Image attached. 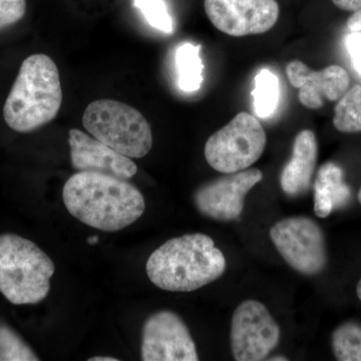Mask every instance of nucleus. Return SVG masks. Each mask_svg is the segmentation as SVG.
<instances>
[{"mask_svg": "<svg viewBox=\"0 0 361 361\" xmlns=\"http://www.w3.org/2000/svg\"><path fill=\"white\" fill-rule=\"evenodd\" d=\"M63 200L71 216L104 232L125 229L146 210L144 196L128 180L97 172H78L66 180Z\"/></svg>", "mask_w": 361, "mask_h": 361, "instance_id": "nucleus-1", "label": "nucleus"}, {"mask_svg": "<svg viewBox=\"0 0 361 361\" xmlns=\"http://www.w3.org/2000/svg\"><path fill=\"white\" fill-rule=\"evenodd\" d=\"M146 271L161 290L192 292L219 279L226 271V259L210 236L193 233L168 240L156 249Z\"/></svg>", "mask_w": 361, "mask_h": 361, "instance_id": "nucleus-2", "label": "nucleus"}, {"mask_svg": "<svg viewBox=\"0 0 361 361\" xmlns=\"http://www.w3.org/2000/svg\"><path fill=\"white\" fill-rule=\"evenodd\" d=\"M61 104L58 66L47 54H32L21 63L4 104V121L16 132H32L54 120Z\"/></svg>", "mask_w": 361, "mask_h": 361, "instance_id": "nucleus-3", "label": "nucleus"}, {"mask_svg": "<svg viewBox=\"0 0 361 361\" xmlns=\"http://www.w3.org/2000/svg\"><path fill=\"white\" fill-rule=\"evenodd\" d=\"M54 271L51 259L30 240L11 233L0 235V292L9 302L44 300Z\"/></svg>", "mask_w": 361, "mask_h": 361, "instance_id": "nucleus-4", "label": "nucleus"}, {"mask_svg": "<svg viewBox=\"0 0 361 361\" xmlns=\"http://www.w3.org/2000/svg\"><path fill=\"white\" fill-rule=\"evenodd\" d=\"M82 125L87 133L130 159L148 155L153 147L151 126L129 104L97 99L85 109Z\"/></svg>", "mask_w": 361, "mask_h": 361, "instance_id": "nucleus-5", "label": "nucleus"}, {"mask_svg": "<svg viewBox=\"0 0 361 361\" xmlns=\"http://www.w3.org/2000/svg\"><path fill=\"white\" fill-rule=\"evenodd\" d=\"M266 142L264 128L257 118L242 111L207 140L204 153L214 170L231 174L254 165L262 156Z\"/></svg>", "mask_w": 361, "mask_h": 361, "instance_id": "nucleus-6", "label": "nucleus"}, {"mask_svg": "<svg viewBox=\"0 0 361 361\" xmlns=\"http://www.w3.org/2000/svg\"><path fill=\"white\" fill-rule=\"evenodd\" d=\"M270 238L287 264L306 276H314L327 264V249L320 226L311 218L294 216L278 221Z\"/></svg>", "mask_w": 361, "mask_h": 361, "instance_id": "nucleus-7", "label": "nucleus"}, {"mask_svg": "<svg viewBox=\"0 0 361 361\" xmlns=\"http://www.w3.org/2000/svg\"><path fill=\"white\" fill-rule=\"evenodd\" d=\"M279 325L264 304L257 300L240 303L232 316L230 343L237 361L264 360L276 348Z\"/></svg>", "mask_w": 361, "mask_h": 361, "instance_id": "nucleus-8", "label": "nucleus"}, {"mask_svg": "<svg viewBox=\"0 0 361 361\" xmlns=\"http://www.w3.org/2000/svg\"><path fill=\"white\" fill-rule=\"evenodd\" d=\"M142 360L197 361L196 344L186 323L175 312L161 310L142 325Z\"/></svg>", "mask_w": 361, "mask_h": 361, "instance_id": "nucleus-9", "label": "nucleus"}, {"mask_svg": "<svg viewBox=\"0 0 361 361\" xmlns=\"http://www.w3.org/2000/svg\"><path fill=\"white\" fill-rule=\"evenodd\" d=\"M209 20L230 37L267 32L279 18L276 0H204Z\"/></svg>", "mask_w": 361, "mask_h": 361, "instance_id": "nucleus-10", "label": "nucleus"}, {"mask_svg": "<svg viewBox=\"0 0 361 361\" xmlns=\"http://www.w3.org/2000/svg\"><path fill=\"white\" fill-rule=\"evenodd\" d=\"M262 179L263 173L259 169L226 174L196 190L195 206L210 219L223 222L237 220L243 212L247 194Z\"/></svg>", "mask_w": 361, "mask_h": 361, "instance_id": "nucleus-11", "label": "nucleus"}, {"mask_svg": "<svg viewBox=\"0 0 361 361\" xmlns=\"http://www.w3.org/2000/svg\"><path fill=\"white\" fill-rule=\"evenodd\" d=\"M286 75L292 87L299 90V102L311 110L322 108L324 99H341L350 82L348 71L336 65L312 71L302 61H292L286 66Z\"/></svg>", "mask_w": 361, "mask_h": 361, "instance_id": "nucleus-12", "label": "nucleus"}, {"mask_svg": "<svg viewBox=\"0 0 361 361\" xmlns=\"http://www.w3.org/2000/svg\"><path fill=\"white\" fill-rule=\"evenodd\" d=\"M71 161L78 172H97L130 180L137 172V165L129 157L122 155L96 137L82 130L68 132Z\"/></svg>", "mask_w": 361, "mask_h": 361, "instance_id": "nucleus-13", "label": "nucleus"}, {"mask_svg": "<svg viewBox=\"0 0 361 361\" xmlns=\"http://www.w3.org/2000/svg\"><path fill=\"white\" fill-rule=\"evenodd\" d=\"M318 145L315 134L303 130L294 140L292 156L285 165L280 184L285 194L299 196L310 189L317 161Z\"/></svg>", "mask_w": 361, "mask_h": 361, "instance_id": "nucleus-14", "label": "nucleus"}, {"mask_svg": "<svg viewBox=\"0 0 361 361\" xmlns=\"http://www.w3.org/2000/svg\"><path fill=\"white\" fill-rule=\"evenodd\" d=\"M350 188L336 164L325 163L314 180V213L318 218L329 217L336 209L345 206L350 199Z\"/></svg>", "mask_w": 361, "mask_h": 361, "instance_id": "nucleus-15", "label": "nucleus"}, {"mask_svg": "<svg viewBox=\"0 0 361 361\" xmlns=\"http://www.w3.org/2000/svg\"><path fill=\"white\" fill-rule=\"evenodd\" d=\"M200 52V45L190 42L180 44L176 51L178 85L183 92H194L200 90L204 70Z\"/></svg>", "mask_w": 361, "mask_h": 361, "instance_id": "nucleus-16", "label": "nucleus"}, {"mask_svg": "<svg viewBox=\"0 0 361 361\" xmlns=\"http://www.w3.org/2000/svg\"><path fill=\"white\" fill-rule=\"evenodd\" d=\"M254 111L259 118H269L277 110L280 99V85L277 75L268 68H262L255 78L252 92Z\"/></svg>", "mask_w": 361, "mask_h": 361, "instance_id": "nucleus-17", "label": "nucleus"}, {"mask_svg": "<svg viewBox=\"0 0 361 361\" xmlns=\"http://www.w3.org/2000/svg\"><path fill=\"white\" fill-rule=\"evenodd\" d=\"M334 125L341 133L361 132V85H355L339 99Z\"/></svg>", "mask_w": 361, "mask_h": 361, "instance_id": "nucleus-18", "label": "nucleus"}, {"mask_svg": "<svg viewBox=\"0 0 361 361\" xmlns=\"http://www.w3.org/2000/svg\"><path fill=\"white\" fill-rule=\"evenodd\" d=\"M332 351L339 361H361V325L346 322L339 325L331 337Z\"/></svg>", "mask_w": 361, "mask_h": 361, "instance_id": "nucleus-19", "label": "nucleus"}, {"mask_svg": "<svg viewBox=\"0 0 361 361\" xmlns=\"http://www.w3.org/2000/svg\"><path fill=\"white\" fill-rule=\"evenodd\" d=\"M39 356L11 327L0 324V361H37Z\"/></svg>", "mask_w": 361, "mask_h": 361, "instance_id": "nucleus-20", "label": "nucleus"}, {"mask_svg": "<svg viewBox=\"0 0 361 361\" xmlns=\"http://www.w3.org/2000/svg\"><path fill=\"white\" fill-rule=\"evenodd\" d=\"M134 4L149 25L161 32H173L174 25L164 0H134Z\"/></svg>", "mask_w": 361, "mask_h": 361, "instance_id": "nucleus-21", "label": "nucleus"}, {"mask_svg": "<svg viewBox=\"0 0 361 361\" xmlns=\"http://www.w3.org/2000/svg\"><path fill=\"white\" fill-rule=\"evenodd\" d=\"M26 13V0H0V30L16 25Z\"/></svg>", "mask_w": 361, "mask_h": 361, "instance_id": "nucleus-22", "label": "nucleus"}, {"mask_svg": "<svg viewBox=\"0 0 361 361\" xmlns=\"http://www.w3.org/2000/svg\"><path fill=\"white\" fill-rule=\"evenodd\" d=\"M334 6L342 11H353L348 27L351 32H361V0H332Z\"/></svg>", "mask_w": 361, "mask_h": 361, "instance_id": "nucleus-23", "label": "nucleus"}, {"mask_svg": "<svg viewBox=\"0 0 361 361\" xmlns=\"http://www.w3.org/2000/svg\"><path fill=\"white\" fill-rule=\"evenodd\" d=\"M345 47L353 68L361 77V32L349 33L345 39Z\"/></svg>", "mask_w": 361, "mask_h": 361, "instance_id": "nucleus-24", "label": "nucleus"}, {"mask_svg": "<svg viewBox=\"0 0 361 361\" xmlns=\"http://www.w3.org/2000/svg\"><path fill=\"white\" fill-rule=\"evenodd\" d=\"M90 361H118V358L111 357V356H94L90 358Z\"/></svg>", "mask_w": 361, "mask_h": 361, "instance_id": "nucleus-25", "label": "nucleus"}, {"mask_svg": "<svg viewBox=\"0 0 361 361\" xmlns=\"http://www.w3.org/2000/svg\"><path fill=\"white\" fill-rule=\"evenodd\" d=\"M271 360V361H287V360H288V358L285 357V356L276 355V356H273V357L269 358V360Z\"/></svg>", "mask_w": 361, "mask_h": 361, "instance_id": "nucleus-26", "label": "nucleus"}, {"mask_svg": "<svg viewBox=\"0 0 361 361\" xmlns=\"http://www.w3.org/2000/svg\"><path fill=\"white\" fill-rule=\"evenodd\" d=\"M97 242H99V237L97 236H92L87 239V243H89L90 245H96Z\"/></svg>", "mask_w": 361, "mask_h": 361, "instance_id": "nucleus-27", "label": "nucleus"}, {"mask_svg": "<svg viewBox=\"0 0 361 361\" xmlns=\"http://www.w3.org/2000/svg\"><path fill=\"white\" fill-rule=\"evenodd\" d=\"M356 293H357L358 298L361 301V278L360 282H358L357 287H356Z\"/></svg>", "mask_w": 361, "mask_h": 361, "instance_id": "nucleus-28", "label": "nucleus"}, {"mask_svg": "<svg viewBox=\"0 0 361 361\" xmlns=\"http://www.w3.org/2000/svg\"><path fill=\"white\" fill-rule=\"evenodd\" d=\"M357 199H358V202H360V205H361V187H360V191H358Z\"/></svg>", "mask_w": 361, "mask_h": 361, "instance_id": "nucleus-29", "label": "nucleus"}]
</instances>
